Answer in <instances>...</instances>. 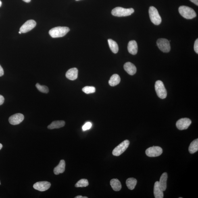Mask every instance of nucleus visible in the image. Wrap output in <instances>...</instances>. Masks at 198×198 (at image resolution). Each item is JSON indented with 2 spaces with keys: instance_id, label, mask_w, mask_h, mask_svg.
<instances>
[{
  "instance_id": "obj_30",
  "label": "nucleus",
  "mask_w": 198,
  "mask_h": 198,
  "mask_svg": "<svg viewBox=\"0 0 198 198\" xmlns=\"http://www.w3.org/2000/svg\"><path fill=\"white\" fill-rule=\"evenodd\" d=\"M4 101V98L2 95H0V105L3 104Z\"/></svg>"
},
{
  "instance_id": "obj_8",
  "label": "nucleus",
  "mask_w": 198,
  "mask_h": 198,
  "mask_svg": "<svg viewBox=\"0 0 198 198\" xmlns=\"http://www.w3.org/2000/svg\"><path fill=\"white\" fill-rule=\"evenodd\" d=\"M162 149L157 146L150 147L145 152L146 155L149 157H158L162 154Z\"/></svg>"
},
{
  "instance_id": "obj_23",
  "label": "nucleus",
  "mask_w": 198,
  "mask_h": 198,
  "mask_svg": "<svg viewBox=\"0 0 198 198\" xmlns=\"http://www.w3.org/2000/svg\"><path fill=\"white\" fill-rule=\"evenodd\" d=\"M198 150V139L194 140L190 144L189 151L190 153L193 154Z\"/></svg>"
},
{
  "instance_id": "obj_15",
  "label": "nucleus",
  "mask_w": 198,
  "mask_h": 198,
  "mask_svg": "<svg viewBox=\"0 0 198 198\" xmlns=\"http://www.w3.org/2000/svg\"><path fill=\"white\" fill-rule=\"evenodd\" d=\"M138 50L137 43L135 40H131L129 42L128 45L129 53L132 55H136L137 53Z\"/></svg>"
},
{
  "instance_id": "obj_39",
  "label": "nucleus",
  "mask_w": 198,
  "mask_h": 198,
  "mask_svg": "<svg viewBox=\"0 0 198 198\" xmlns=\"http://www.w3.org/2000/svg\"><path fill=\"white\" fill-rule=\"evenodd\" d=\"M0 184H1V182H0Z\"/></svg>"
},
{
  "instance_id": "obj_6",
  "label": "nucleus",
  "mask_w": 198,
  "mask_h": 198,
  "mask_svg": "<svg viewBox=\"0 0 198 198\" xmlns=\"http://www.w3.org/2000/svg\"><path fill=\"white\" fill-rule=\"evenodd\" d=\"M130 142L128 140H125L115 148L112 152L113 155L118 156L124 153L129 145Z\"/></svg>"
},
{
  "instance_id": "obj_11",
  "label": "nucleus",
  "mask_w": 198,
  "mask_h": 198,
  "mask_svg": "<svg viewBox=\"0 0 198 198\" xmlns=\"http://www.w3.org/2000/svg\"><path fill=\"white\" fill-rule=\"evenodd\" d=\"M24 117L21 113H16L10 117L9 122L10 123L13 125H16L21 123L23 121Z\"/></svg>"
},
{
  "instance_id": "obj_17",
  "label": "nucleus",
  "mask_w": 198,
  "mask_h": 198,
  "mask_svg": "<svg viewBox=\"0 0 198 198\" xmlns=\"http://www.w3.org/2000/svg\"><path fill=\"white\" fill-rule=\"evenodd\" d=\"M154 194L155 198H163L164 197L163 191L160 187L159 181L155 183L154 187Z\"/></svg>"
},
{
  "instance_id": "obj_13",
  "label": "nucleus",
  "mask_w": 198,
  "mask_h": 198,
  "mask_svg": "<svg viewBox=\"0 0 198 198\" xmlns=\"http://www.w3.org/2000/svg\"><path fill=\"white\" fill-rule=\"evenodd\" d=\"M78 74V70L77 68H71L67 71L66 74V77L69 80H74L77 79Z\"/></svg>"
},
{
  "instance_id": "obj_12",
  "label": "nucleus",
  "mask_w": 198,
  "mask_h": 198,
  "mask_svg": "<svg viewBox=\"0 0 198 198\" xmlns=\"http://www.w3.org/2000/svg\"><path fill=\"white\" fill-rule=\"evenodd\" d=\"M51 185V184L47 181L38 182L34 184L33 187L36 190L44 192L49 189Z\"/></svg>"
},
{
  "instance_id": "obj_31",
  "label": "nucleus",
  "mask_w": 198,
  "mask_h": 198,
  "mask_svg": "<svg viewBox=\"0 0 198 198\" xmlns=\"http://www.w3.org/2000/svg\"><path fill=\"white\" fill-rule=\"evenodd\" d=\"M4 75V71L0 65V77Z\"/></svg>"
},
{
  "instance_id": "obj_10",
  "label": "nucleus",
  "mask_w": 198,
  "mask_h": 198,
  "mask_svg": "<svg viewBox=\"0 0 198 198\" xmlns=\"http://www.w3.org/2000/svg\"><path fill=\"white\" fill-rule=\"evenodd\" d=\"M36 25V22L34 20H29L21 26L20 31L22 32V33H26L35 27Z\"/></svg>"
},
{
  "instance_id": "obj_27",
  "label": "nucleus",
  "mask_w": 198,
  "mask_h": 198,
  "mask_svg": "<svg viewBox=\"0 0 198 198\" xmlns=\"http://www.w3.org/2000/svg\"><path fill=\"white\" fill-rule=\"evenodd\" d=\"M95 88L92 86H86L82 88L83 91L87 94L95 93Z\"/></svg>"
},
{
  "instance_id": "obj_21",
  "label": "nucleus",
  "mask_w": 198,
  "mask_h": 198,
  "mask_svg": "<svg viewBox=\"0 0 198 198\" xmlns=\"http://www.w3.org/2000/svg\"><path fill=\"white\" fill-rule=\"evenodd\" d=\"M120 78L119 75L115 74L111 77L109 81V83L111 86H115L120 83Z\"/></svg>"
},
{
  "instance_id": "obj_37",
  "label": "nucleus",
  "mask_w": 198,
  "mask_h": 198,
  "mask_svg": "<svg viewBox=\"0 0 198 198\" xmlns=\"http://www.w3.org/2000/svg\"><path fill=\"white\" fill-rule=\"evenodd\" d=\"M19 33L20 34H22V32H21L20 31H19Z\"/></svg>"
},
{
  "instance_id": "obj_22",
  "label": "nucleus",
  "mask_w": 198,
  "mask_h": 198,
  "mask_svg": "<svg viewBox=\"0 0 198 198\" xmlns=\"http://www.w3.org/2000/svg\"><path fill=\"white\" fill-rule=\"evenodd\" d=\"M107 41H108L109 47L112 52L115 54L118 53L119 51V47L116 42L111 39H109Z\"/></svg>"
},
{
  "instance_id": "obj_28",
  "label": "nucleus",
  "mask_w": 198,
  "mask_h": 198,
  "mask_svg": "<svg viewBox=\"0 0 198 198\" xmlns=\"http://www.w3.org/2000/svg\"><path fill=\"white\" fill-rule=\"evenodd\" d=\"M92 124L90 122H87L83 126L82 129L84 131H86L90 129L91 128Z\"/></svg>"
},
{
  "instance_id": "obj_29",
  "label": "nucleus",
  "mask_w": 198,
  "mask_h": 198,
  "mask_svg": "<svg viewBox=\"0 0 198 198\" xmlns=\"http://www.w3.org/2000/svg\"><path fill=\"white\" fill-rule=\"evenodd\" d=\"M194 50L196 53L198 54V39H197L196 40L195 44H194Z\"/></svg>"
},
{
  "instance_id": "obj_34",
  "label": "nucleus",
  "mask_w": 198,
  "mask_h": 198,
  "mask_svg": "<svg viewBox=\"0 0 198 198\" xmlns=\"http://www.w3.org/2000/svg\"><path fill=\"white\" fill-rule=\"evenodd\" d=\"M22 1L26 3H29L31 1V0H22Z\"/></svg>"
},
{
  "instance_id": "obj_35",
  "label": "nucleus",
  "mask_w": 198,
  "mask_h": 198,
  "mask_svg": "<svg viewBox=\"0 0 198 198\" xmlns=\"http://www.w3.org/2000/svg\"><path fill=\"white\" fill-rule=\"evenodd\" d=\"M2 145L1 143H0V150H1L2 149Z\"/></svg>"
},
{
  "instance_id": "obj_26",
  "label": "nucleus",
  "mask_w": 198,
  "mask_h": 198,
  "mask_svg": "<svg viewBox=\"0 0 198 198\" xmlns=\"http://www.w3.org/2000/svg\"><path fill=\"white\" fill-rule=\"evenodd\" d=\"M36 87L39 91L42 93H49V88L46 86L40 85L39 83H36Z\"/></svg>"
},
{
  "instance_id": "obj_24",
  "label": "nucleus",
  "mask_w": 198,
  "mask_h": 198,
  "mask_svg": "<svg viewBox=\"0 0 198 198\" xmlns=\"http://www.w3.org/2000/svg\"><path fill=\"white\" fill-rule=\"evenodd\" d=\"M137 184V180L135 178H131L127 180L126 184L129 189L133 190L135 188Z\"/></svg>"
},
{
  "instance_id": "obj_38",
  "label": "nucleus",
  "mask_w": 198,
  "mask_h": 198,
  "mask_svg": "<svg viewBox=\"0 0 198 198\" xmlns=\"http://www.w3.org/2000/svg\"><path fill=\"white\" fill-rule=\"evenodd\" d=\"M76 1H79V0H76Z\"/></svg>"
},
{
  "instance_id": "obj_3",
  "label": "nucleus",
  "mask_w": 198,
  "mask_h": 198,
  "mask_svg": "<svg viewBox=\"0 0 198 198\" xmlns=\"http://www.w3.org/2000/svg\"><path fill=\"white\" fill-rule=\"evenodd\" d=\"M134 12L133 8L125 9L118 7L113 9L111 13L113 16L122 17L130 16Z\"/></svg>"
},
{
  "instance_id": "obj_20",
  "label": "nucleus",
  "mask_w": 198,
  "mask_h": 198,
  "mask_svg": "<svg viewBox=\"0 0 198 198\" xmlns=\"http://www.w3.org/2000/svg\"><path fill=\"white\" fill-rule=\"evenodd\" d=\"M110 184L111 188L115 191H119L122 188V184L118 179H113L111 180Z\"/></svg>"
},
{
  "instance_id": "obj_1",
  "label": "nucleus",
  "mask_w": 198,
  "mask_h": 198,
  "mask_svg": "<svg viewBox=\"0 0 198 198\" xmlns=\"http://www.w3.org/2000/svg\"><path fill=\"white\" fill-rule=\"evenodd\" d=\"M70 30V28L67 27L58 26L50 30L49 34L52 38H60L66 35Z\"/></svg>"
},
{
  "instance_id": "obj_16",
  "label": "nucleus",
  "mask_w": 198,
  "mask_h": 198,
  "mask_svg": "<svg viewBox=\"0 0 198 198\" xmlns=\"http://www.w3.org/2000/svg\"><path fill=\"white\" fill-rule=\"evenodd\" d=\"M167 178L168 175L167 173H163L161 175L159 182L160 187L163 192L165 191L166 189Z\"/></svg>"
},
{
  "instance_id": "obj_9",
  "label": "nucleus",
  "mask_w": 198,
  "mask_h": 198,
  "mask_svg": "<svg viewBox=\"0 0 198 198\" xmlns=\"http://www.w3.org/2000/svg\"><path fill=\"white\" fill-rule=\"evenodd\" d=\"M192 121L189 118L180 119L176 123V126L179 130H182L187 129L191 124Z\"/></svg>"
},
{
  "instance_id": "obj_19",
  "label": "nucleus",
  "mask_w": 198,
  "mask_h": 198,
  "mask_svg": "<svg viewBox=\"0 0 198 198\" xmlns=\"http://www.w3.org/2000/svg\"><path fill=\"white\" fill-rule=\"evenodd\" d=\"M65 122L64 121H55L52 122L48 126L47 128L51 130L55 128H59L63 127L65 126Z\"/></svg>"
},
{
  "instance_id": "obj_32",
  "label": "nucleus",
  "mask_w": 198,
  "mask_h": 198,
  "mask_svg": "<svg viewBox=\"0 0 198 198\" xmlns=\"http://www.w3.org/2000/svg\"><path fill=\"white\" fill-rule=\"evenodd\" d=\"M190 1L195 4L196 5L198 6V0H190Z\"/></svg>"
},
{
  "instance_id": "obj_7",
  "label": "nucleus",
  "mask_w": 198,
  "mask_h": 198,
  "mask_svg": "<svg viewBox=\"0 0 198 198\" xmlns=\"http://www.w3.org/2000/svg\"><path fill=\"white\" fill-rule=\"evenodd\" d=\"M157 46L161 51L164 53H168L170 51V41L168 40L161 38L157 40Z\"/></svg>"
},
{
  "instance_id": "obj_2",
  "label": "nucleus",
  "mask_w": 198,
  "mask_h": 198,
  "mask_svg": "<svg viewBox=\"0 0 198 198\" xmlns=\"http://www.w3.org/2000/svg\"><path fill=\"white\" fill-rule=\"evenodd\" d=\"M179 12L184 18L192 19L196 17L197 15L193 9L185 6H182L179 8Z\"/></svg>"
},
{
  "instance_id": "obj_36",
  "label": "nucleus",
  "mask_w": 198,
  "mask_h": 198,
  "mask_svg": "<svg viewBox=\"0 0 198 198\" xmlns=\"http://www.w3.org/2000/svg\"><path fill=\"white\" fill-rule=\"evenodd\" d=\"M2 5V2L1 1H0V7Z\"/></svg>"
},
{
  "instance_id": "obj_25",
  "label": "nucleus",
  "mask_w": 198,
  "mask_h": 198,
  "mask_svg": "<svg viewBox=\"0 0 198 198\" xmlns=\"http://www.w3.org/2000/svg\"><path fill=\"white\" fill-rule=\"evenodd\" d=\"M88 180L86 179H81L78 181L75 185L76 188L85 187L88 185Z\"/></svg>"
},
{
  "instance_id": "obj_5",
  "label": "nucleus",
  "mask_w": 198,
  "mask_h": 198,
  "mask_svg": "<svg viewBox=\"0 0 198 198\" xmlns=\"http://www.w3.org/2000/svg\"><path fill=\"white\" fill-rule=\"evenodd\" d=\"M155 89L157 96L163 99L166 98L167 96V91L163 82L160 80H157L156 82Z\"/></svg>"
},
{
  "instance_id": "obj_18",
  "label": "nucleus",
  "mask_w": 198,
  "mask_h": 198,
  "mask_svg": "<svg viewBox=\"0 0 198 198\" xmlns=\"http://www.w3.org/2000/svg\"><path fill=\"white\" fill-rule=\"evenodd\" d=\"M65 161L63 160H62L60 161L59 165L54 168V172L55 175H56L63 173L65 172Z\"/></svg>"
},
{
  "instance_id": "obj_14",
  "label": "nucleus",
  "mask_w": 198,
  "mask_h": 198,
  "mask_svg": "<svg viewBox=\"0 0 198 198\" xmlns=\"http://www.w3.org/2000/svg\"><path fill=\"white\" fill-rule=\"evenodd\" d=\"M124 68L126 71L130 75H133L136 72V68L135 65L130 62L125 63Z\"/></svg>"
},
{
  "instance_id": "obj_33",
  "label": "nucleus",
  "mask_w": 198,
  "mask_h": 198,
  "mask_svg": "<svg viewBox=\"0 0 198 198\" xmlns=\"http://www.w3.org/2000/svg\"><path fill=\"white\" fill-rule=\"evenodd\" d=\"M75 198H88L87 197H83L82 196H78L75 197Z\"/></svg>"
},
{
  "instance_id": "obj_4",
  "label": "nucleus",
  "mask_w": 198,
  "mask_h": 198,
  "mask_svg": "<svg viewBox=\"0 0 198 198\" xmlns=\"http://www.w3.org/2000/svg\"><path fill=\"white\" fill-rule=\"evenodd\" d=\"M149 15L151 20L153 24L159 25L161 23V18L157 10L153 6H151L149 9Z\"/></svg>"
}]
</instances>
